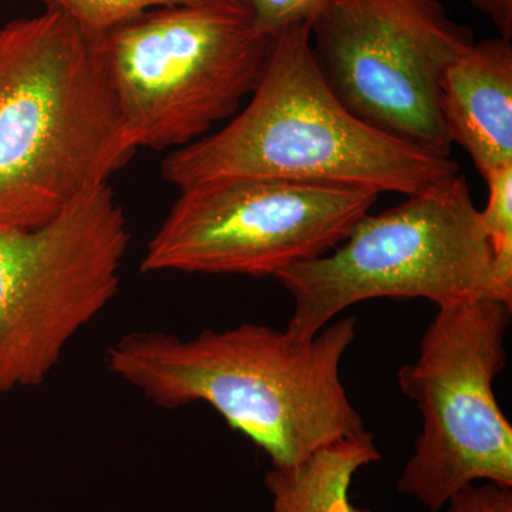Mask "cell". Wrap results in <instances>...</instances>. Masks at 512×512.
<instances>
[{
    "mask_svg": "<svg viewBox=\"0 0 512 512\" xmlns=\"http://www.w3.org/2000/svg\"><path fill=\"white\" fill-rule=\"evenodd\" d=\"M356 335L355 316L330 322L308 342L258 323L191 339L133 332L110 346L106 365L158 407L210 404L268 454L272 467H285L365 433L340 379Z\"/></svg>",
    "mask_w": 512,
    "mask_h": 512,
    "instance_id": "cell-1",
    "label": "cell"
},
{
    "mask_svg": "<svg viewBox=\"0 0 512 512\" xmlns=\"http://www.w3.org/2000/svg\"><path fill=\"white\" fill-rule=\"evenodd\" d=\"M251 96L217 133L168 153L161 164L164 180L180 191L214 181L266 178L412 197L460 174L451 157L353 116L320 73L309 25L276 33Z\"/></svg>",
    "mask_w": 512,
    "mask_h": 512,
    "instance_id": "cell-2",
    "label": "cell"
},
{
    "mask_svg": "<svg viewBox=\"0 0 512 512\" xmlns=\"http://www.w3.org/2000/svg\"><path fill=\"white\" fill-rule=\"evenodd\" d=\"M93 36L62 12L0 26V228H35L136 154Z\"/></svg>",
    "mask_w": 512,
    "mask_h": 512,
    "instance_id": "cell-3",
    "label": "cell"
},
{
    "mask_svg": "<svg viewBox=\"0 0 512 512\" xmlns=\"http://www.w3.org/2000/svg\"><path fill=\"white\" fill-rule=\"evenodd\" d=\"M275 35L244 0L148 10L93 36L134 148L177 150L237 114Z\"/></svg>",
    "mask_w": 512,
    "mask_h": 512,
    "instance_id": "cell-4",
    "label": "cell"
},
{
    "mask_svg": "<svg viewBox=\"0 0 512 512\" xmlns=\"http://www.w3.org/2000/svg\"><path fill=\"white\" fill-rule=\"evenodd\" d=\"M276 279L293 299L285 332L296 342L315 338L369 299L421 298L443 306L495 298L493 254L461 174L390 210L367 212L338 247Z\"/></svg>",
    "mask_w": 512,
    "mask_h": 512,
    "instance_id": "cell-5",
    "label": "cell"
},
{
    "mask_svg": "<svg viewBox=\"0 0 512 512\" xmlns=\"http://www.w3.org/2000/svg\"><path fill=\"white\" fill-rule=\"evenodd\" d=\"M511 311L493 296L439 306L419 356L397 373L423 419L397 488L430 512L474 481L512 487V427L494 393Z\"/></svg>",
    "mask_w": 512,
    "mask_h": 512,
    "instance_id": "cell-6",
    "label": "cell"
},
{
    "mask_svg": "<svg viewBox=\"0 0 512 512\" xmlns=\"http://www.w3.org/2000/svg\"><path fill=\"white\" fill-rule=\"evenodd\" d=\"M128 242L109 184L39 227L0 228V393L45 382L119 293Z\"/></svg>",
    "mask_w": 512,
    "mask_h": 512,
    "instance_id": "cell-7",
    "label": "cell"
},
{
    "mask_svg": "<svg viewBox=\"0 0 512 512\" xmlns=\"http://www.w3.org/2000/svg\"><path fill=\"white\" fill-rule=\"evenodd\" d=\"M379 195L266 178L187 188L148 242L141 271L276 278L342 244Z\"/></svg>",
    "mask_w": 512,
    "mask_h": 512,
    "instance_id": "cell-8",
    "label": "cell"
},
{
    "mask_svg": "<svg viewBox=\"0 0 512 512\" xmlns=\"http://www.w3.org/2000/svg\"><path fill=\"white\" fill-rule=\"evenodd\" d=\"M474 42L441 0H333L311 25L320 73L353 116L447 157L441 77Z\"/></svg>",
    "mask_w": 512,
    "mask_h": 512,
    "instance_id": "cell-9",
    "label": "cell"
},
{
    "mask_svg": "<svg viewBox=\"0 0 512 512\" xmlns=\"http://www.w3.org/2000/svg\"><path fill=\"white\" fill-rule=\"evenodd\" d=\"M451 146L466 150L481 177L512 164V43L480 40L447 67L439 90Z\"/></svg>",
    "mask_w": 512,
    "mask_h": 512,
    "instance_id": "cell-10",
    "label": "cell"
},
{
    "mask_svg": "<svg viewBox=\"0 0 512 512\" xmlns=\"http://www.w3.org/2000/svg\"><path fill=\"white\" fill-rule=\"evenodd\" d=\"M380 458L366 430L316 448L291 466L272 467L265 485L274 512H372L350 503L349 490L357 471Z\"/></svg>",
    "mask_w": 512,
    "mask_h": 512,
    "instance_id": "cell-11",
    "label": "cell"
},
{
    "mask_svg": "<svg viewBox=\"0 0 512 512\" xmlns=\"http://www.w3.org/2000/svg\"><path fill=\"white\" fill-rule=\"evenodd\" d=\"M484 180L488 201L480 217L493 254L495 298L512 306V164Z\"/></svg>",
    "mask_w": 512,
    "mask_h": 512,
    "instance_id": "cell-12",
    "label": "cell"
},
{
    "mask_svg": "<svg viewBox=\"0 0 512 512\" xmlns=\"http://www.w3.org/2000/svg\"><path fill=\"white\" fill-rule=\"evenodd\" d=\"M45 9L62 12L87 35L97 36L148 10L201 0H39Z\"/></svg>",
    "mask_w": 512,
    "mask_h": 512,
    "instance_id": "cell-13",
    "label": "cell"
},
{
    "mask_svg": "<svg viewBox=\"0 0 512 512\" xmlns=\"http://www.w3.org/2000/svg\"><path fill=\"white\" fill-rule=\"evenodd\" d=\"M259 28L269 35L292 25H312L333 0H244Z\"/></svg>",
    "mask_w": 512,
    "mask_h": 512,
    "instance_id": "cell-14",
    "label": "cell"
},
{
    "mask_svg": "<svg viewBox=\"0 0 512 512\" xmlns=\"http://www.w3.org/2000/svg\"><path fill=\"white\" fill-rule=\"evenodd\" d=\"M446 512H512V487L470 484L447 501Z\"/></svg>",
    "mask_w": 512,
    "mask_h": 512,
    "instance_id": "cell-15",
    "label": "cell"
},
{
    "mask_svg": "<svg viewBox=\"0 0 512 512\" xmlns=\"http://www.w3.org/2000/svg\"><path fill=\"white\" fill-rule=\"evenodd\" d=\"M471 5L491 20L498 30V36L511 40L512 0H468Z\"/></svg>",
    "mask_w": 512,
    "mask_h": 512,
    "instance_id": "cell-16",
    "label": "cell"
}]
</instances>
